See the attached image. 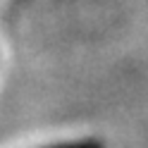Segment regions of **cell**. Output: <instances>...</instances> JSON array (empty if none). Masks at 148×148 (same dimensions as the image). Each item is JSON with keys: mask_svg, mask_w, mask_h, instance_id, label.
I'll return each mask as SVG.
<instances>
[{"mask_svg": "<svg viewBox=\"0 0 148 148\" xmlns=\"http://www.w3.org/2000/svg\"><path fill=\"white\" fill-rule=\"evenodd\" d=\"M53 148H103L98 141H77V143H62V146H53Z\"/></svg>", "mask_w": 148, "mask_h": 148, "instance_id": "1", "label": "cell"}]
</instances>
